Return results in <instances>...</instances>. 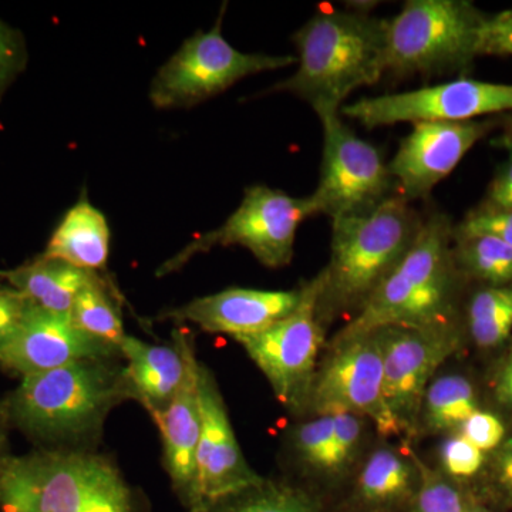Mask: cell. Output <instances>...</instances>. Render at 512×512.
Here are the masks:
<instances>
[{
	"mask_svg": "<svg viewBox=\"0 0 512 512\" xmlns=\"http://www.w3.org/2000/svg\"><path fill=\"white\" fill-rule=\"evenodd\" d=\"M120 360H80L22 377L0 404L3 416L45 448L94 450L110 413L133 400Z\"/></svg>",
	"mask_w": 512,
	"mask_h": 512,
	"instance_id": "obj_1",
	"label": "cell"
},
{
	"mask_svg": "<svg viewBox=\"0 0 512 512\" xmlns=\"http://www.w3.org/2000/svg\"><path fill=\"white\" fill-rule=\"evenodd\" d=\"M298 70L269 92L291 93L316 114L340 113L350 94L386 74V19L320 10L293 35Z\"/></svg>",
	"mask_w": 512,
	"mask_h": 512,
	"instance_id": "obj_2",
	"label": "cell"
},
{
	"mask_svg": "<svg viewBox=\"0 0 512 512\" xmlns=\"http://www.w3.org/2000/svg\"><path fill=\"white\" fill-rule=\"evenodd\" d=\"M0 512H151V507L106 454L42 448L0 464Z\"/></svg>",
	"mask_w": 512,
	"mask_h": 512,
	"instance_id": "obj_3",
	"label": "cell"
},
{
	"mask_svg": "<svg viewBox=\"0 0 512 512\" xmlns=\"http://www.w3.org/2000/svg\"><path fill=\"white\" fill-rule=\"evenodd\" d=\"M453 222L443 212L423 218L419 234L392 274L335 340L386 328H434L457 323L463 275L453 254Z\"/></svg>",
	"mask_w": 512,
	"mask_h": 512,
	"instance_id": "obj_4",
	"label": "cell"
},
{
	"mask_svg": "<svg viewBox=\"0 0 512 512\" xmlns=\"http://www.w3.org/2000/svg\"><path fill=\"white\" fill-rule=\"evenodd\" d=\"M421 222L399 195L367 214L332 221L329 264L318 275L320 320L359 312L412 247Z\"/></svg>",
	"mask_w": 512,
	"mask_h": 512,
	"instance_id": "obj_5",
	"label": "cell"
},
{
	"mask_svg": "<svg viewBox=\"0 0 512 512\" xmlns=\"http://www.w3.org/2000/svg\"><path fill=\"white\" fill-rule=\"evenodd\" d=\"M484 18L466 0H407L386 19V74L402 79L466 70L478 56Z\"/></svg>",
	"mask_w": 512,
	"mask_h": 512,
	"instance_id": "obj_6",
	"label": "cell"
},
{
	"mask_svg": "<svg viewBox=\"0 0 512 512\" xmlns=\"http://www.w3.org/2000/svg\"><path fill=\"white\" fill-rule=\"evenodd\" d=\"M312 215L316 214L311 197H292L266 185H252L220 228L195 238L158 266L156 275L163 278L181 271L195 256L218 247H242L266 268H284L291 264L296 232Z\"/></svg>",
	"mask_w": 512,
	"mask_h": 512,
	"instance_id": "obj_7",
	"label": "cell"
},
{
	"mask_svg": "<svg viewBox=\"0 0 512 512\" xmlns=\"http://www.w3.org/2000/svg\"><path fill=\"white\" fill-rule=\"evenodd\" d=\"M225 6L208 32L198 30L158 69L151 82V103L156 109H187L224 93L239 80L296 63L295 56L244 53L222 36Z\"/></svg>",
	"mask_w": 512,
	"mask_h": 512,
	"instance_id": "obj_8",
	"label": "cell"
},
{
	"mask_svg": "<svg viewBox=\"0 0 512 512\" xmlns=\"http://www.w3.org/2000/svg\"><path fill=\"white\" fill-rule=\"evenodd\" d=\"M318 117L323 156L318 187L309 195L315 214L332 221L356 217L396 195V184L380 151L357 136L340 113Z\"/></svg>",
	"mask_w": 512,
	"mask_h": 512,
	"instance_id": "obj_9",
	"label": "cell"
},
{
	"mask_svg": "<svg viewBox=\"0 0 512 512\" xmlns=\"http://www.w3.org/2000/svg\"><path fill=\"white\" fill-rule=\"evenodd\" d=\"M303 289L301 305L291 315L261 332L234 338L264 373L279 403L292 412L308 407L325 339L318 313V276Z\"/></svg>",
	"mask_w": 512,
	"mask_h": 512,
	"instance_id": "obj_10",
	"label": "cell"
},
{
	"mask_svg": "<svg viewBox=\"0 0 512 512\" xmlns=\"http://www.w3.org/2000/svg\"><path fill=\"white\" fill-rule=\"evenodd\" d=\"M308 407L316 416L345 410L369 417L384 437L403 433L384 399L379 332L333 342L332 353L316 373Z\"/></svg>",
	"mask_w": 512,
	"mask_h": 512,
	"instance_id": "obj_11",
	"label": "cell"
},
{
	"mask_svg": "<svg viewBox=\"0 0 512 512\" xmlns=\"http://www.w3.org/2000/svg\"><path fill=\"white\" fill-rule=\"evenodd\" d=\"M512 111V84L461 79L410 92L365 97L340 109L343 119L366 128L420 121L464 123Z\"/></svg>",
	"mask_w": 512,
	"mask_h": 512,
	"instance_id": "obj_12",
	"label": "cell"
},
{
	"mask_svg": "<svg viewBox=\"0 0 512 512\" xmlns=\"http://www.w3.org/2000/svg\"><path fill=\"white\" fill-rule=\"evenodd\" d=\"M376 332L382 343L384 399L403 431H412L434 373L463 348V333L458 323Z\"/></svg>",
	"mask_w": 512,
	"mask_h": 512,
	"instance_id": "obj_13",
	"label": "cell"
},
{
	"mask_svg": "<svg viewBox=\"0 0 512 512\" xmlns=\"http://www.w3.org/2000/svg\"><path fill=\"white\" fill-rule=\"evenodd\" d=\"M497 126L495 121L464 123L420 121L403 138L389 164L396 195L406 201L429 198L434 188L456 170L476 143Z\"/></svg>",
	"mask_w": 512,
	"mask_h": 512,
	"instance_id": "obj_14",
	"label": "cell"
},
{
	"mask_svg": "<svg viewBox=\"0 0 512 512\" xmlns=\"http://www.w3.org/2000/svg\"><path fill=\"white\" fill-rule=\"evenodd\" d=\"M86 359H121V352L84 333L66 313L46 311L35 303L15 335L0 345V367L20 377Z\"/></svg>",
	"mask_w": 512,
	"mask_h": 512,
	"instance_id": "obj_15",
	"label": "cell"
},
{
	"mask_svg": "<svg viewBox=\"0 0 512 512\" xmlns=\"http://www.w3.org/2000/svg\"><path fill=\"white\" fill-rule=\"evenodd\" d=\"M201 433L197 447L200 505L242 493L264 483L239 447L227 406L210 369L200 363ZM197 510V508H195Z\"/></svg>",
	"mask_w": 512,
	"mask_h": 512,
	"instance_id": "obj_16",
	"label": "cell"
},
{
	"mask_svg": "<svg viewBox=\"0 0 512 512\" xmlns=\"http://www.w3.org/2000/svg\"><path fill=\"white\" fill-rule=\"evenodd\" d=\"M173 338L183 348L185 373L181 386L157 417L163 440V461L171 488L185 511L198 508L197 447L201 433L200 360L194 339L184 328L173 330Z\"/></svg>",
	"mask_w": 512,
	"mask_h": 512,
	"instance_id": "obj_17",
	"label": "cell"
},
{
	"mask_svg": "<svg viewBox=\"0 0 512 512\" xmlns=\"http://www.w3.org/2000/svg\"><path fill=\"white\" fill-rule=\"evenodd\" d=\"M303 293V286L291 291L225 289L161 313L157 319L191 323L205 332L238 338L261 332L291 315L301 305Z\"/></svg>",
	"mask_w": 512,
	"mask_h": 512,
	"instance_id": "obj_18",
	"label": "cell"
},
{
	"mask_svg": "<svg viewBox=\"0 0 512 512\" xmlns=\"http://www.w3.org/2000/svg\"><path fill=\"white\" fill-rule=\"evenodd\" d=\"M131 399L146 409L151 419L164 412L184 379L185 356L177 339L171 345H154L127 335L120 346Z\"/></svg>",
	"mask_w": 512,
	"mask_h": 512,
	"instance_id": "obj_19",
	"label": "cell"
},
{
	"mask_svg": "<svg viewBox=\"0 0 512 512\" xmlns=\"http://www.w3.org/2000/svg\"><path fill=\"white\" fill-rule=\"evenodd\" d=\"M110 239L109 222L103 212L83 195L64 214L42 256L84 271L100 272L109 261Z\"/></svg>",
	"mask_w": 512,
	"mask_h": 512,
	"instance_id": "obj_20",
	"label": "cell"
},
{
	"mask_svg": "<svg viewBox=\"0 0 512 512\" xmlns=\"http://www.w3.org/2000/svg\"><path fill=\"white\" fill-rule=\"evenodd\" d=\"M93 274L59 259L40 255L29 264L0 271V279L40 308L69 315L77 293Z\"/></svg>",
	"mask_w": 512,
	"mask_h": 512,
	"instance_id": "obj_21",
	"label": "cell"
},
{
	"mask_svg": "<svg viewBox=\"0 0 512 512\" xmlns=\"http://www.w3.org/2000/svg\"><path fill=\"white\" fill-rule=\"evenodd\" d=\"M417 485L419 471L413 458L410 463L392 448H380L367 458L360 471L357 478V500L372 511L392 510L412 503Z\"/></svg>",
	"mask_w": 512,
	"mask_h": 512,
	"instance_id": "obj_22",
	"label": "cell"
},
{
	"mask_svg": "<svg viewBox=\"0 0 512 512\" xmlns=\"http://www.w3.org/2000/svg\"><path fill=\"white\" fill-rule=\"evenodd\" d=\"M74 325L92 338L120 349L126 338L120 302L113 282L94 272L77 293L69 312Z\"/></svg>",
	"mask_w": 512,
	"mask_h": 512,
	"instance_id": "obj_23",
	"label": "cell"
},
{
	"mask_svg": "<svg viewBox=\"0 0 512 512\" xmlns=\"http://www.w3.org/2000/svg\"><path fill=\"white\" fill-rule=\"evenodd\" d=\"M187 512H322V505L305 488L265 480L242 493Z\"/></svg>",
	"mask_w": 512,
	"mask_h": 512,
	"instance_id": "obj_24",
	"label": "cell"
},
{
	"mask_svg": "<svg viewBox=\"0 0 512 512\" xmlns=\"http://www.w3.org/2000/svg\"><path fill=\"white\" fill-rule=\"evenodd\" d=\"M468 335L477 348H500L512 338V285L483 286L467 306Z\"/></svg>",
	"mask_w": 512,
	"mask_h": 512,
	"instance_id": "obj_25",
	"label": "cell"
},
{
	"mask_svg": "<svg viewBox=\"0 0 512 512\" xmlns=\"http://www.w3.org/2000/svg\"><path fill=\"white\" fill-rule=\"evenodd\" d=\"M453 254L463 278L484 286L512 285V247L484 235L453 232Z\"/></svg>",
	"mask_w": 512,
	"mask_h": 512,
	"instance_id": "obj_26",
	"label": "cell"
},
{
	"mask_svg": "<svg viewBox=\"0 0 512 512\" xmlns=\"http://www.w3.org/2000/svg\"><path fill=\"white\" fill-rule=\"evenodd\" d=\"M477 410L480 406L476 389L461 375L441 376L431 382L421 404L424 423L433 433L460 429Z\"/></svg>",
	"mask_w": 512,
	"mask_h": 512,
	"instance_id": "obj_27",
	"label": "cell"
},
{
	"mask_svg": "<svg viewBox=\"0 0 512 512\" xmlns=\"http://www.w3.org/2000/svg\"><path fill=\"white\" fill-rule=\"evenodd\" d=\"M409 451L419 471V485L412 501L413 512H466L470 491L440 471L431 470L419 457Z\"/></svg>",
	"mask_w": 512,
	"mask_h": 512,
	"instance_id": "obj_28",
	"label": "cell"
},
{
	"mask_svg": "<svg viewBox=\"0 0 512 512\" xmlns=\"http://www.w3.org/2000/svg\"><path fill=\"white\" fill-rule=\"evenodd\" d=\"M476 490L470 491L480 503L512 511V430L503 443L487 454Z\"/></svg>",
	"mask_w": 512,
	"mask_h": 512,
	"instance_id": "obj_29",
	"label": "cell"
},
{
	"mask_svg": "<svg viewBox=\"0 0 512 512\" xmlns=\"http://www.w3.org/2000/svg\"><path fill=\"white\" fill-rule=\"evenodd\" d=\"M332 414H320L316 419L301 424L293 434L296 453L303 463L316 470L328 471L333 444Z\"/></svg>",
	"mask_w": 512,
	"mask_h": 512,
	"instance_id": "obj_30",
	"label": "cell"
},
{
	"mask_svg": "<svg viewBox=\"0 0 512 512\" xmlns=\"http://www.w3.org/2000/svg\"><path fill=\"white\" fill-rule=\"evenodd\" d=\"M440 458L446 476L457 483L480 476L487 454L457 433L441 444Z\"/></svg>",
	"mask_w": 512,
	"mask_h": 512,
	"instance_id": "obj_31",
	"label": "cell"
},
{
	"mask_svg": "<svg viewBox=\"0 0 512 512\" xmlns=\"http://www.w3.org/2000/svg\"><path fill=\"white\" fill-rule=\"evenodd\" d=\"M457 235H484L512 247V208L481 204L468 212L466 218L453 227Z\"/></svg>",
	"mask_w": 512,
	"mask_h": 512,
	"instance_id": "obj_32",
	"label": "cell"
},
{
	"mask_svg": "<svg viewBox=\"0 0 512 512\" xmlns=\"http://www.w3.org/2000/svg\"><path fill=\"white\" fill-rule=\"evenodd\" d=\"M335 423L333 430L332 453H330L329 473H339L348 466L356 453L362 436V417L345 410L330 413Z\"/></svg>",
	"mask_w": 512,
	"mask_h": 512,
	"instance_id": "obj_33",
	"label": "cell"
},
{
	"mask_svg": "<svg viewBox=\"0 0 512 512\" xmlns=\"http://www.w3.org/2000/svg\"><path fill=\"white\" fill-rule=\"evenodd\" d=\"M28 50L19 30L0 19V97L25 70Z\"/></svg>",
	"mask_w": 512,
	"mask_h": 512,
	"instance_id": "obj_34",
	"label": "cell"
},
{
	"mask_svg": "<svg viewBox=\"0 0 512 512\" xmlns=\"http://www.w3.org/2000/svg\"><path fill=\"white\" fill-rule=\"evenodd\" d=\"M458 433L484 454H490L503 443L508 430L497 414L480 409L461 424Z\"/></svg>",
	"mask_w": 512,
	"mask_h": 512,
	"instance_id": "obj_35",
	"label": "cell"
},
{
	"mask_svg": "<svg viewBox=\"0 0 512 512\" xmlns=\"http://www.w3.org/2000/svg\"><path fill=\"white\" fill-rule=\"evenodd\" d=\"M512 57V9L485 16L478 36V56Z\"/></svg>",
	"mask_w": 512,
	"mask_h": 512,
	"instance_id": "obj_36",
	"label": "cell"
},
{
	"mask_svg": "<svg viewBox=\"0 0 512 512\" xmlns=\"http://www.w3.org/2000/svg\"><path fill=\"white\" fill-rule=\"evenodd\" d=\"M30 305L32 302L22 293L0 284V345L15 335Z\"/></svg>",
	"mask_w": 512,
	"mask_h": 512,
	"instance_id": "obj_37",
	"label": "cell"
},
{
	"mask_svg": "<svg viewBox=\"0 0 512 512\" xmlns=\"http://www.w3.org/2000/svg\"><path fill=\"white\" fill-rule=\"evenodd\" d=\"M490 386L497 406L512 414V350L495 367Z\"/></svg>",
	"mask_w": 512,
	"mask_h": 512,
	"instance_id": "obj_38",
	"label": "cell"
},
{
	"mask_svg": "<svg viewBox=\"0 0 512 512\" xmlns=\"http://www.w3.org/2000/svg\"><path fill=\"white\" fill-rule=\"evenodd\" d=\"M484 204L493 207L512 208V151H508L507 161L495 174L493 183L488 188Z\"/></svg>",
	"mask_w": 512,
	"mask_h": 512,
	"instance_id": "obj_39",
	"label": "cell"
},
{
	"mask_svg": "<svg viewBox=\"0 0 512 512\" xmlns=\"http://www.w3.org/2000/svg\"><path fill=\"white\" fill-rule=\"evenodd\" d=\"M503 131L500 136L495 137L493 140V146L503 148V150L512 151V117H504Z\"/></svg>",
	"mask_w": 512,
	"mask_h": 512,
	"instance_id": "obj_40",
	"label": "cell"
},
{
	"mask_svg": "<svg viewBox=\"0 0 512 512\" xmlns=\"http://www.w3.org/2000/svg\"><path fill=\"white\" fill-rule=\"evenodd\" d=\"M6 429H8V421H6L2 409H0V464L10 456L8 453V433H6Z\"/></svg>",
	"mask_w": 512,
	"mask_h": 512,
	"instance_id": "obj_41",
	"label": "cell"
},
{
	"mask_svg": "<svg viewBox=\"0 0 512 512\" xmlns=\"http://www.w3.org/2000/svg\"><path fill=\"white\" fill-rule=\"evenodd\" d=\"M466 512H494L490 507L480 503L477 498H474V495L471 494L470 503H468Z\"/></svg>",
	"mask_w": 512,
	"mask_h": 512,
	"instance_id": "obj_42",
	"label": "cell"
},
{
	"mask_svg": "<svg viewBox=\"0 0 512 512\" xmlns=\"http://www.w3.org/2000/svg\"><path fill=\"white\" fill-rule=\"evenodd\" d=\"M510 350H512V338H511V345H510Z\"/></svg>",
	"mask_w": 512,
	"mask_h": 512,
	"instance_id": "obj_43",
	"label": "cell"
}]
</instances>
